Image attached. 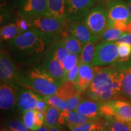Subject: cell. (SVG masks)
<instances>
[{
  "label": "cell",
  "instance_id": "1",
  "mask_svg": "<svg viewBox=\"0 0 131 131\" xmlns=\"http://www.w3.org/2000/svg\"><path fill=\"white\" fill-rule=\"evenodd\" d=\"M51 38L33 29L9 41V51L16 64L30 65L43 57Z\"/></svg>",
  "mask_w": 131,
  "mask_h": 131
},
{
  "label": "cell",
  "instance_id": "2",
  "mask_svg": "<svg viewBox=\"0 0 131 131\" xmlns=\"http://www.w3.org/2000/svg\"><path fill=\"white\" fill-rule=\"evenodd\" d=\"M96 73L92 82L86 91L91 99L105 102L117 99L122 94L123 73L115 66L110 68L95 66Z\"/></svg>",
  "mask_w": 131,
  "mask_h": 131
},
{
  "label": "cell",
  "instance_id": "3",
  "mask_svg": "<svg viewBox=\"0 0 131 131\" xmlns=\"http://www.w3.org/2000/svg\"><path fill=\"white\" fill-rule=\"evenodd\" d=\"M18 86L45 96L55 95L60 86L41 65L20 70Z\"/></svg>",
  "mask_w": 131,
  "mask_h": 131
},
{
  "label": "cell",
  "instance_id": "4",
  "mask_svg": "<svg viewBox=\"0 0 131 131\" xmlns=\"http://www.w3.org/2000/svg\"><path fill=\"white\" fill-rule=\"evenodd\" d=\"M49 104L41 95L29 89L18 88L16 100V109L19 114H24L27 111L37 109L45 114Z\"/></svg>",
  "mask_w": 131,
  "mask_h": 131
},
{
  "label": "cell",
  "instance_id": "5",
  "mask_svg": "<svg viewBox=\"0 0 131 131\" xmlns=\"http://www.w3.org/2000/svg\"><path fill=\"white\" fill-rule=\"evenodd\" d=\"M101 117L111 116L124 122H131V103L125 100L114 99L101 103Z\"/></svg>",
  "mask_w": 131,
  "mask_h": 131
},
{
  "label": "cell",
  "instance_id": "6",
  "mask_svg": "<svg viewBox=\"0 0 131 131\" xmlns=\"http://www.w3.org/2000/svg\"><path fill=\"white\" fill-rule=\"evenodd\" d=\"M32 28L52 38L61 32L67 23L66 19L38 16L28 18Z\"/></svg>",
  "mask_w": 131,
  "mask_h": 131
},
{
  "label": "cell",
  "instance_id": "7",
  "mask_svg": "<svg viewBox=\"0 0 131 131\" xmlns=\"http://www.w3.org/2000/svg\"><path fill=\"white\" fill-rule=\"evenodd\" d=\"M82 22L99 40L103 32L109 27L106 9L100 6H94Z\"/></svg>",
  "mask_w": 131,
  "mask_h": 131
},
{
  "label": "cell",
  "instance_id": "8",
  "mask_svg": "<svg viewBox=\"0 0 131 131\" xmlns=\"http://www.w3.org/2000/svg\"><path fill=\"white\" fill-rule=\"evenodd\" d=\"M118 57V46L116 42L102 41L96 45L95 53L91 64L101 66L114 63Z\"/></svg>",
  "mask_w": 131,
  "mask_h": 131
},
{
  "label": "cell",
  "instance_id": "9",
  "mask_svg": "<svg viewBox=\"0 0 131 131\" xmlns=\"http://www.w3.org/2000/svg\"><path fill=\"white\" fill-rule=\"evenodd\" d=\"M96 3V0H66L67 22H82Z\"/></svg>",
  "mask_w": 131,
  "mask_h": 131
},
{
  "label": "cell",
  "instance_id": "10",
  "mask_svg": "<svg viewBox=\"0 0 131 131\" xmlns=\"http://www.w3.org/2000/svg\"><path fill=\"white\" fill-rule=\"evenodd\" d=\"M19 70L9 53L4 50L0 53V80L1 83L18 86Z\"/></svg>",
  "mask_w": 131,
  "mask_h": 131
},
{
  "label": "cell",
  "instance_id": "11",
  "mask_svg": "<svg viewBox=\"0 0 131 131\" xmlns=\"http://www.w3.org/2000/svg\"><path fill=\"white\" fill-rule=\"evenodd\" d=\"M107 12L109 27H112L116 23H124L128 26L131 18L126 2L122 0L113 1L105 8Z\"/></svg>",
  "mask_w": 131,
  "mask_h": 131
},
{
  "label": "cell",
  "instance_id": "12",
  "mask_svg": "<svg viewBox=\"0 0 131 131\" xmlns=\"http://www.w3.org/2000/svg\"><path fill=\"white\" fill-rule=\"evenodd\" d=\"M42 66L60 86L66 81V73L63 66L55 56L50 46L47 47L44 55Z\"/></svg>",
  "mask_w": 131,
  "mask_h": 131
},
{
  "label": "cell",
  "instance_id": "13",
  "mask_svg": "<svg viewBox=\"0 0 131 131\" xmlns=\"http://www.w3.org/2000/svg\"><path fill=\"white\" fill-rule=\"evenodd\" d=\"M19 87L1 83L0 108L4 112H12L16 108L17 92Z\"/></svg>",
  "mask_w": 131,
  "mask_h": 131
},
{
  "label": "cell",
  "instance_id": "14",
  "mask_svg": "<svg viewBox=\"0 0 131 131\" xmlns=\"http://www.w3.org/2000/svg\"><path fill=\"white\" fill-rule=\"evenodd\" d=\"M48 0H29L21 6L19 15L23 18L46 16L48 12Z\"/></svg>",
  "mask_w": 131,
  "mask_h": 131
},
{
  "label": "cell",
  "instance_id": "15",
  "mask_svg": "<svg viewBox=\"0 0 131 131\" xmlns=\"http://www.w3.org/2000/svg\"><path fill=\"white\" fill-rule=\"evenodd\" d=\"M66 27L70 35L76 38L84 45L89 42H96L99 40V39L91 32L83 22H67Z\"/></svg>",
  "mask_w": 131,
  "mask_h": 131
},
{
  "label": "cell",
  "instance_id": "16",
  "mask_svg": "<svg viewBox=\"0 0 131 131\" xmlns=\"http://www.w3.org/2000/svg\"><path fill=\"white\" fill-rule=\"evenodd\" d=\"M95 73V66L88 64L81 63L78 72L77 80L75 83L77 91L82 94L86 92L94 80Z\"/></svg>",
  "mask_w": 131,
  "mask_h": 131
},
{
  "label": "cell",
  "instance_id": "17",
  "mask_svg": "<svg viewBox=\"0 0 131 131\" xmlns=\"http://www.w3.org/2000/svg\"><path fill=\"white\" fill-rule=\"evenodd\" d=\"M101 102L90 99H83L76 110L89 118L100 121L101 117Z\"/></svg>",
  "mask_w": 131,
  "mask_h": 131
},
{
  "label": "cell",
  "instance_id": "18",
  "mask_svg": "<svg viewBox=\"0 0 131 131\" xmlns=\"http://www.w3.org/2000/svg\"><path fill=\"white\" fill-rule=\"evenodd\" d=\"M22 118L28 128L31 130H35L45 125V114L37 109L27 111L23 114Z\"/></svg>",
  "mask_w": 131,
  "mask_h": 131
},
{
  "label": "cell",
  "instance_id": "19",
  "mask_svg": "<svg viewBox=\"0 0 131 131\" xmlns=\"http://www.w3.org/2000/svg\"><path fill=\"white\" fill-rule=\"evenodd\" d=\"M61 112L58 108L49 105L45 114V125L49 128L58 127L60 129L66 125V121L62 116Z\"/></svg>",
  "mask_w": 131,
  "mask_h": 131
},
{
  "label": "cell",
  "instance_id": "20",
  "mask_svg": "<svg viewBox=\"0 0 131 131\" xmlns=\"http://www.w3.org/2000/svg\"><path fill=\"white\" fill-rule=\"evenodd\" d=\"M48 12L45 16L66 19V0H48Z\"/></svg>",
  "mask_w": 131,
  "mask_h": 131
},
{
  "label": "cell",
  "instance_id": "21",
  "mask_svg": "<svg viewBox=\"0 0 131 131\" xmlns=\"http://www.w3.org/2000/svg\"><path fill=\"white\" fill-rule=\"evenodd\" d=\"M114 66L122 70L123 73L122 82V94L131 100V65L125 63H115Z\"/></svg>",
  "mask_w": 131,
  "mask_h": 131
},
{
  "label": "cell",
  "instance_id": "22",
  "mask_svg": "<svg viewBox=\"0 0 131 131\" xmlns=\"http://www.w3.org/2000/svg\"><path fill=\"white\" fill-rule=\"evenodd\" d=\"M60 41L69 53L75 54L78 56L81 55L84 45L76 38L68 34L65 35Z\"/></svg>",
  "mask_w": 131,
  "mask_h": 131
},
{
  "label": "cell",
  "instance_id": "23",
  "mask_svg": "<svg viewBox=\"0 0 131 131\" xmlns=\"http://www.w3.org/2000/svg\"><path fill=\"white\" fill-rule=\"evenodd\" d=\"M100 122L104 126L111 131H130L127 123L118 120L111 116H102Z\"/></svg>",
  "mask_w": 131,
  "mask_h": 131
},
{
  "label": "cell",
  "instance_id": "24",
  "mask_svg": "<svg viewBox=\"0 0 131 131\" xmlns=\"http://www.w3.org/2000/svg\"><path fill=\"white\" fill-rule=\"evenodd\" d=\"M77 92V89L75 83L66 81L59 87L55 95L66 102L68 100L74 95Z\"/></svg>",
  "mask_w": 131,
  "mask_h": 131
},
{
  "label": "cell",
  "instance_id": "25",
  "mask_svg": "<svg viewBox=\"0 0 131 131\" xmlns=\"http://www.w3.org/2000/svg\"><path fill=\"white\" fill-rule=\"evenodd\" d=\"M61 114L65 119L66 124H80L91 122V121H96L95 119L89 118L83 115L75 110L71 111V112L62 111Z\"/></svg>",
  "mask_w": 131,
  "mask_h": 131
},
{
  "label": "cell",
  "instance_id": "26",
  "mask_svg": "<svg viewBox=\"0 0 131 131\" xmlns=\"http://www.w3.org/2000/svg\"><path fill=\"white\" fill-rule=\"evenodd\" d=\"M21 32L16 23L9 24L1 28L0 35L3 41H10L21 35Z\"/></svg>",
  "mask_w": 131,
  "mask_h": 131
},
{
  "label": "cell",
  "instance_id": "27",
  "mask_svg": "<svg viewBox=\"0 0 131 131\" xmlns=\"http://www.w3.org/2000/svg\"><path fill=\"white\" fill-rule=\"evenodd\" d=\"M70 131H93L98 130L102 126L100 121H91L80 124H66Z\"/></svg>",
  "mask_w": 131,
  "mask_h": 131
},
{
  "label": "cell",
  "instance_id": "28",
  "mask_svg": "<svg viewBox=\"0 0 131 131\" xmlns=\"http://www.w3.org/2000/svg\"><path fill=\"white\" fill-rule=\"evenodd\" d=\"M96 43V42H89L84 45L80 56L82 63L91 64L95 53Z\"/></svg>",
  "mask_w": 131,
  "mask_h": 131
},
{
  "label": "cell",
  "instance_id": "29",
  "mask_svg": "<svg viewBox=\"0 0 131 131\" xmlns=\"http://www.w3.org/2000/svg\"><path fill=\"white\" fill-rule=\"evenodd\" d=\"M49 46L50 47L56 58L63 64L66 58L68 57L70 53H69L68 50L65 49L61 41H54Z\"/></svg>",
  "mask_w": 131,
  "mask_h": 131
},
{
  "label": "cell",
  "instance_id": "30",
  "mask_svg": "<svg viewBox=\"0 0 131 131\" xmlns=\"http://www.w3.org/2000/svg\"><path fill=\"white\" fill-rule=\"evenodd\" d=\"M124 32L113 27H108L101 35L100 40L106 41L115 42L124 34Z\"/></svg>",
  "mask_w": 131,
  "mask_h": 131
},
{
  "label": "cell",
  "instance_id": "31",
  "mask_svg": "<svg viewBox=\"0 0 131 131\" xmlns=\"http://www.w3.org/2000/svg\"><path fill=\"white\" fill-rule=\"evenodd\" d=\"M5 126L14 131H31L23 122L22 118H12L6 122Z\"/></svg>",
  "mask_w": 131,
  "mask_h": 131
},
{
  "label": "cell",
  "instance_id": "32",
  "mask_svg": "<svg viewBox=\"0 0 131 131\" xmlns=\"http://www.w3.org/2000/svg\"><path fill=\"white\" fill-rule=\"evenodd\" d=\"M118 57L114 63H123L128 61L131 57V46L125 43L118 44Z\"/></svg>",
  "mask_w": 131,
  "mask_h": 131
},
{
  "label": "cell",
  "instance_id": "33",
  "mask_svg": "<svg viewBox=\"0 0 131 131\" xmlns=\"http://www.w3.org/2000/svg\"><path fill=\"white\" fill-rule=\"evenodd\" d=\"M44 98L49 105L58 108L61 111H66L67 107H68L67 103L61 98L58 97V96L53 95L45 96Z\"/></svg>",
  "mask_w": 131,
  "mask_h": 131
},
{
  "label": "cell",
  "instance_id": "34",
  "mask_svg": "<svg viewBox=\"0 0 131 131\" xmlns=\"http://www.w3.org/2000/svg\"><path fill=\"white\" fill-rule=\"evenodd\" d=\"M83 99L82 93L77 91L72 97L70 98L69 100H68L66 101L68 107H67L66 112H71V111L76 110L77 107H78V106L79 105L80 102Z\"/></svg>",
  "mask_w": 131,
  "mask_h": 131
},
{
  "label": "cell",
  "instance_id": "35",
  "mask_svg": "<svg viewBox=\"0 0 131 131\" xmlns=\"http://www.w3.org/2000/svg\"><path fill=\"white\" fill-rule=\"evenodd\" d=\"M80 56L75 55V54L70 53L68 57L66 58V60L63 63L64 69L66 77L67 73L70 69H72L79 61Z\"/></svg>",
  "mask_w": 131,
  "mask_h": 131
},
{
  "label": "cell",
  "instance_id": "36",
  "mask_svg": "<svg viewBox=\"0 0 131 131\" xmlns=\"http://www.w3.org/2000/svg\"><path fill=\"white\" fill-rule=\"evenodd\" d=\"M81 61L80 57L79 58V61H78V63L73 68L70 69L69 71L68 72V73H67L66 77V81H68L72 82L73 83H76L77 80L78 78V72H79L80 67L81 64Z\"/></svg>",
  "mask_w": 131,
  "mask_h": 131
},
{
  "label": "cell",
  "instance_id": "37",
  "mask_svg": "<svg viewBox=\"0 0 131 131\" xmlns=\"http://www.w3.org/2000/svg\"><path fill=\"white\" fill-rule=\"evenodd\" d=\"M16 23L18 26L21 34L33 29L32 26L31 25L30 22L28 18L21 17V19L17 20Z\"/></svg>",
  "mask_w": 131,
  "mask_h": 131
},
{
  "label": "cell",
  "instance_id": "38",
  "mask_svg": "<svg viewBox=\"0 0 131 131\" xmlns=\"http://www.w3.org/2000/svg\"><path fill=\"white\" fill-rule=\"evenodd\" d=\"M115 42L117 44L125 43L131 46V33L124 32Z\"/></svg>",
  "mask_w": 131,
  "mask_h": 131
},
{
  "label": "cell",
  "instance_id": "39",
  "mask_svg": "<svg viewBox=\"0 0 131 131\" xmlns=\"http://www.w3.org/2000/svg\"><path fill=\"white\" fill-rule=\"evenodd\" d=\"M117 1V0H96V3H98V4H100V6H101V7H106V6H107L108 4L109 3L113 2V1Z\"/></svg>",
  "mask_w": 131,
  "mask_h": 131
},
{
  "label": "cell",
  "instance_id": "40",
  "mask_svg": "<svg viewBox=\"0 0 131 131\" xmlns=\"http://www.w3.org/2000/svg\"><path fill=\"white\" fill-rule=\"evenodd\" d=\"M31 131H49V127H47L46 125H44L41 127H40V128L37 129V130Z\"/></svg>",
  "mask_w": 131,
  "mask_h": 131
},
{
  "label": "cell",
  "instance_id": "41",
  "mask_svg": "<svg viewBox=\"0 0 131 131\" xmlns=\"http://www.w3.org/2000/svg\"><path fill=\"white\" fill-rule=\"evenodd\" d=\"M126 3H127V7H128L129 14H130V18H131V0H127Z\"/></svg>",
  "mask_w": 131,
  "mask_h": 131
},
{
  "label": "cell",
  "instance_id": "42",
  "mask_svg": "<svg viewBox=\"0 0 131 131\" xmlns=\"http://www.w3.org/2000/svg\"><path fill=\"white\" fill-rule=\"evenodd\" d=\"M101 124H102V123H101ZM97 130L98 131H111V130H109V129L107 128V127H106L104 126H103V124H102V126H101V127H100V128Z\"/></svg>",
  "mask_w": 131,
  "mask_h": 131
},
{
  "label": "cell",
  "instance_id": "43",
  "mask_svg": "<svg viewBox=\"0 0 131 131\" xmlns=\"http://www.w3.org/2000/svg\"><path fill=\"white\" fill-rule=\"evenodd\" d=\"M29 0H18V4L19 6H22L23 5H24L26 3H27Z\"/></svg>",
  "mask_w": 131,
  "mask_h": 131
},
{
  "label": "cell",
  "instance_id": "44",
  "mask_svg": "<svg viewBox=\"0 0 131 131\" xmlns=\"http://www.w3.org/2000/svg\"><path fill=\"white\" fill-rule=\"evenodd\" d=\"M49 131H63L60 128L58 127H51V128H49Z\"/></svg>",
  "mask_w": 131,
  "mask_h": 131
},
{
  "label": "cell",
  "instance_id": "45",
  "mask_svg": "<svg viewBox=\"0 0 131 131\" xmlns=\"http://www.w3.org/2000/svg\"><path fill=\"white\" fill-rule=\"evenodd\" d=\"M1 131H14V130H11V129L7 128V127H6V126H4L2 129H1Z\"/></svg>",
  "mask_w": 131,
  "mask_h": 131
},
{
  "label": "cell",
  "instance_id": "46",
  "mask_svg": "<svg viewBox=\"0 0 131 131\" xmlns=\"http://www.w3.org/2000/svg\"><path fill=\"white\" fill-rule=\"evenodd\" d=\"M125 63L128 64H130V65H131V57H130V58L129 59V61H127V62H125Z\"/></svg>",
  "mask_w": 131,
  "mask_h": 131
},
{
  "label": "cell",
  "instance_id": "47",
  "mask_svg": "<svg viewBox=\"0 0 131 131\" xmlns=\"http://www.w3.org/2000/svg\"><path fill=\"white\" fill-rule=\"evenodd\" d=\"M127 123H128V124H129V127H130V131H131V122H128Z\"/></svg>",
  "mask_w": 131,
  "mask_h": 131
},
{
  "label": "cell",
  "instance_id": "48",
  "mask_svg": "<svg viewBox=\"0 0 131 131\" xmlns=\"http://www.w3.org/2000/svg\"><path fill=\"white\" fill-rule=\"evenodd\" d=\"M93 131H98L97 130H93Z\"/></svg>",
  "mask_w": 131,
  "mask_h": 131
}]
</instances>
